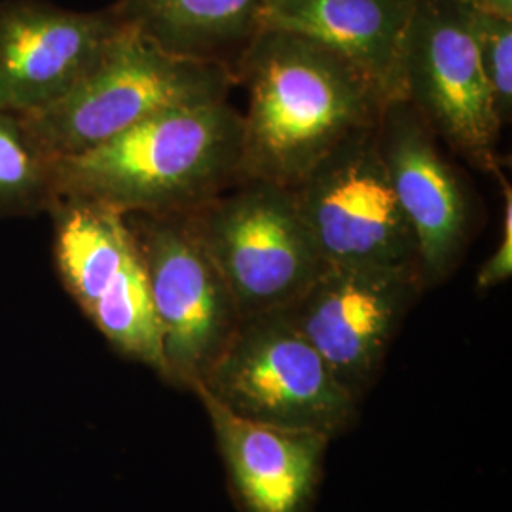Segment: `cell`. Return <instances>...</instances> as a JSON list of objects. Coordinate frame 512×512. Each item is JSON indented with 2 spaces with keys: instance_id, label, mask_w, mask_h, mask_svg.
Wrapping results in <instances>:
<instances>
[{
  "instance_id": "cell-1",
  "label": "cell",
  "mask_w": 512,
  "mask_h": 512,
  "mask_svg": "<svg viewBox=\"0 0 512 512\" xmlns=\"http://www.w3.org/2000/svg\"><path fill=\"white\" fill-rule=\"evenodd\" d=\"M243 181L293 188L351 133L380 122L389 99L344 55L310 37L264 29L239 57Z\"/></svg>"
},
{
  "instance_id": "cell-2",
  "label": "cell",
  "mask_w": 512,
  "mask_h": 512,
  "mask_svg": "<svg viewBox=\"0 0 512 512\" xmlns=\"http://www.w3.org/2000/svg\"><path fill=\"white\" fill-rule=\"evenodd\" d=\"M243 114L228 99L154 114L82 154L52 160L54 202L122 215L188 213L243 181Z\"/></svg>"
},
{
  "instance_id": "cell-3",
  "label": "cell",
  "mask_w": 512,
  "mask_h": 512,
  "mask_svg": "<svg viewBox=\"0 0 512 512\" xmlns=\"http://www.w3.org/2000/svg\"><path fill=\"white\" fill-rule=\"evenodd\" d=\"M234 86L228 67L167 54L124 27L74 90L21 120L38 150L59 160L99 147L164 110L226 101Z\"/></svg>"
},
{
  "instance_id": "cell-4",
  "label": "cell",
  "mask_w": 512,
  "mask_h": 512,
  "mask_svg": "<svg viewBox=\"0 0 512 512\" xmlns=\"http://www.w3.org/2000/svg\"><path fill=\"white\" fill-rule=\"evenodd\" d=\"M186 215L241 319L287 310L327 268L293 188L247 179Z\"/></svg>"
},
{
  "instance_id": "cell-5",
  "label": "cell",
  "mask_w": 512,
  "mask_h": 512,
  "mask_svg": "<svg viewBox=\"0 0 512 512\" xmlns=\"http://www.w3.org/2000/svg\"><path fill=\"white\" fill-rule=\"evenodd\" d=\"M196 387L245 420L329 439L349 427L357 406L283 311L241 319Z\"/></svg>"
},
{
  "instance_id": "cell-6",
  "label": "cell",
  "mask_w": 512,
  "mask_h": 512,
  "mask_svg": "<svg viewBox=\"0 0 512 512\" xmlns=\"http://www.w3.org/2000/svg\"><path fill=\"white\" fill-rule=\"evenodd\" d=\"M124 217L147 272L164 380L192 391L234 338L238 306L186 213Z\"/></svg>"
},
{
  "instance_id": "cell-7",
  "label": "cell",
  "mask_w": 512,
  "mask_h": 512,
  "mask_svg": "<svg viewBox=\"0 0 512 512\" xmlns=\"http://www.w3.org/2000/svg\"><path fill=\"white\" fill-rule=\"evenodd\" d=\"M378 124L332 148L293 186L294 198L327 266L420 272L418 243L389 179Z\"/></svg>"
},
{
  "instance_id": "cell-8",
  "label": "cell",
  "mask_w": 512,
  "mask_h": 512,
  "mask_svg": "<svg viewBox=\"0 0 512 512\" xmlns=\"http://www.w3.org/2000/svg\"><path fill=\"white\" fill-rule=\"evenodd\" d=\"M55 268L65 291L120 355L165 378L147 272L126 217L95 203L57 200Z\"/></svg>"
},
{
  "instance_id": "cell-9",
  "label": "cell",
  "mask_w": 512,
  "mask_h": 512,
  "mask_svg": "<svg viewBox=\"0 0 512 512\" xmlns=\"http://www.w3.org/2000/svg\"><path fill=\"white\" fill-rule=\"evenodd\" d=\"M401 97L435 137L478 171H501L503 126L480 71L471 6L416 0L401 52Z\"/></svg>"
},
{
  "instance_id": "cell-10",
  "label": "cell",
  "mask_w": 512,
  "mask_h": 512,
  "mask_svg": "<svg viewBox=\"0 0 512 512\" xmlns=\"http://www.w3.org/2000/svg\"><path fill=\"white\" fill-rule=\"evenodd\" d=\"M423 289L418 270L327 266L283 313L359 399Z\"/></svg>"
},
{
  "instance_id": "cell-11",
  "label": "cell",
  "mask_w": 512,
  "mask_h": 512,
  "mask_svg": "<svg viewBox=\"0 0 512 512\" xmlns=\"http://www.w3.org/2000/svg\"><path fill=\"white\" fill-rule=\"evenodd\" d=\"M378 133L395 196L416 236L423 287H435L454 274L471 241V192L403 97L385 105Z\"/></svg>"
},
{
  "instance_id": "cell-12",
  "label": "cell",
  "mask_w": 512,
  "mask_h": 512,
  "mask_svg": "<svg viewBox=\"0 0 512 512\" xmlns=\"http://www.w3.org/2000/svg\"><path fill=\"white\" fill-rule=\"evenodd\" d=\"M122 29L110 6L74 12L46 0H2L0 110L48 109L84 80Z\"/></svg>"
},
{
  "instance_id": "cell-13",
  "label": "cell",
  "mask_w": 512,
  "mask_h": 512,
  "mask_svg": "<svg viewBox=\"0 0 512 512\" xmlns=\"http://www.w3.org/2000/svg\"><path fill=\"white\" fill-rule=\"evenodd\" d=\"M194 393L209 414L230 484L243 509L310 511L329 437L245 420L202 387H194Z\"/></svg>"
},
{
  "instance_id": "cell-14",
  "label": "cell",
  "mask_w": 512,
  "mask_h": 512,
  "mask_svg": "<svg viewBox=\"0 0 512 512\" xmlns=\"http://www.w3.org/2000/svg\"><path fill=\"white\" fill-rule=\"evenodd\" d=\"M414 6L416 0H270L266 27L329 46L391 101L401 97V52Z\"/></svg>"
},
{
  "instance_id": "cell-15",
  "label": "cell",
  "mask_w": 512,
  "mask_h": 512,
  "mask_svg": "<svg viewBox=\"0 0 512 512\" xmlns=\"http://www.w3.org/2000/svg\"><path fill=\"white\" fill-rule=\"evenodd\" d=\"M270 0H116L124 27L167 54L219 63L232 73L266 27Z\"/></svg>"
},
{
  "instance_id": "cell-16",
  "label": "cell",
  "mask_w": 512,
  "mask_h": 512,
  "mask_svg": "<svg viewBox=\"0 0 512 512\" xmlns=\"http://www.w3.org/2000/svg\"><path fill=\"white\" fill-rule=\"evenodd\" d=\"M54 203L48 160L18 114L0 110V215H35Z\"/></svg>"
},
{
  "instance_id": "cell-17",
  "label": "cell",
  "mask_w": 512,
  "mask_h": 512,
  "mask_svg": "<svg viewBox=\"0 0 512 512\" xmlns=\"http://www.w3.org/2000/svg\"><path fill=\"white\" fill-rule=\"evenodd\" d=\"M471 27L495 116L505 128L512 116V18L471 8Z\"/></svg>"
},
{
  "instance_id": "cell-18",
  "label": "cell",
  "mask_w": 512,
  "mask_h": 512,
  "mask_svg": "<svg viewBox=\"0 0 512 512\" xmlns=\"http://www.w3.org/2000/svg\"><path fill=\"white\" fill-rule=\"evenodd\" d=\"M505 196L503 219H501V238L495 247L494 255L490 256L480 272L476 275V287L480 291L494 289L497 285L509 281L512 274V188L503 175V169L494 175Z\"/></svg>"
},
{
  "instance_id": "cell-19",
  "label": "cell",
  "mask_w": 512,
  "mask_h": 512,
  "mask_svg": "<svg viewBox=\"0 0 512 512\" xmlns=\"http://www.w3.org/2000/svg\"><path fill=\"white\" fill-rule=\"evenodd\" d=\"M459 2H463L475 10H484V12L512 18V0H459Z\"/></svg>"
}]
</instances>
